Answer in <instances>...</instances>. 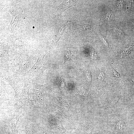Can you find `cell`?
<instances>
[{
	"mask_svg": "<svg viewBox=\"0 0 134 134\" xmlns=\"http://www.w3.org/2000/svg\"><path fill=\"white\" fill-rule=\"evenodd\" d=\"M12 52L17 56L19 60V69L14 75L15 77L25 74L36 62L35 57L31 55L23 53Z\"/></svg>",
	"mask_w": 134,
	"mask_h": 134,
	"instance_id": "6da1fadb",
	"label": "cell"
},
{
	"mask_svg": "<svg viewBox=\"0 0 134 134\" xmlns=\"http://www.w3.org/2000/svg\"><path fill=\"white\" fill-rule=\"evenodd\" d=\"M47 53H39L38 59L35 63L26 73V76L32 80L39 79L43 72L46 69L44 66L42 62L44 58Z\"/></svg>",
	"mask_w": 134,
	"mask_h": 134,
	"instance_id": "7a4b0ae2",
	"label": "cell"
},
{
	"mask_svg": "<svg viewBox=\"0 0 134 134\" xmlns=\"http://www.w3.org/2000/svg\"><path fill=\"white\" fill-rule=\"evenodd\" d=\"M15 77L0 74V83L12 87L15 92V97L17 99L19 97L23 89L22 88V83Z\"/></svg>",
	"mask_w": 134,
	"mask_h": 134,
	"instance_id": "3957f363",
	"label": "cell"
},
{
	"mask_svg": "<svg viewBox=\"0 0 134 134\" xmlns=\"http://www.w3.org/2000/svg\"><path fill=\"white\" fill-rule=\"evenodd\" d=\"M2 11H6L9 12L11 16L10 25L11 27V31L13 32L17 29L18 28L19 21L21 19V15L17 11H16L13 7L7 5L4 7Z\"/></svg>",
	"mask_w": 134,
	"mask_h": 134,
	"instance_id": "277c9868",
	"label": "cell"
},
{
	"mask_svg": "<svg viewBox=\"0 0 134 134\" xmlns=\"http://www.w3.org/2000/svg\"><path fill=\"white\" fill-rule=\"evenodd\" d=\"M34 90L33 94L38 100L43 99L45 89L44 86L41 82L39 79L31 80Z\"/></svg>",
	"mask_w": 134,
	"mask_h": 134,
	"instance_id": "5b68a950",
	"label": "cell"
},
{
	"mask_svg": "<svg viewBox=\"0 0 134 134\" xmlns=\"http://www.w3.org/2000/svg\"><path fill=\"white\" fill-rule=\"evenodd\" d=\"M10 46L7 43L2 42L0 45V57L6 58L9 62V64L14 68L15 65L14 59L11 58L9 54V50Z\"/></svg>",
	"mask_w": 134,
	"mask_h": 134,
	"instance_id": "8992f818",
	"label": "cell"
},
{
	"mask_svg": "<svg viewBox=\"0 0 134 134\" xmlns=\"http://www.w3.org/2000/svg\"><path fill=\"white\" fill-rule=\"evenodd\" d=\"M31 87L30 86L23 89L19 97L22 105L24 106H29L32 101L30 99L29 94V90Z\"/></svg>",
	"mask_w": 134,
	"mask_h": 134,
	"instance_id": "52a82bcc",
	"label": "cell"
},
{
	"mask_svg": "<svg viewBox=\"0 0 134 134\" xmlns=\"http://www.w3.org/2000/svg\"><path fill=\"white\" fill-rule=\"evenodd\" d=\"M0 83V106L4 101L10 100L12 97L10 96L7 93L5 86Z\"/></svg>",
	"mask_w": 134,
	"mask_h": 134,
	"instance_id": "ba28073f",
	"label": "cell"
},
{
	"mask_svg": "<svg viewBox=\"0 0 134 134\" xmlns=\"http://www.w3.org/2000/svg\"><path fill=\"white\" fill-rule=\"evenodd\" d=\"M68 22L65 21L58 28L57 33L55 35L56 40V44L58 42L61 38V36L63 34L65 29L66 25Z\"/></svg>",
	"mask_w": 134,
	"mask_h": 134,
	"instance_id": "9c48e42d",
	"label": "cell"
},
{
	"mask_svg": "<svg viewBox=\"0 0 134 134\" xmlns=\"http://www.w3.org/2000/svg\"><path fill=\"white\" fill-rule=\"evenodd\" d=\"M72 0H69L62 3L60 5L58 10L62 13L66 10L71 7L75 6V2Z\"/></svg>",
	"mask_w": 134,
	"mask_h": 134,
	"instance_id": "30bf717a",
	"label": "cell"
},
{
	"mask_svg": "<svg viewBox=\"0 0 134 134\" xmlns=\"http://www.w3.org/2000/svg\"><path fill=\"white\" fill-rule=\"evenodd\" d=\"M91 27L88 24H85L80 23L76 27L75 29V33L76 35L80 32L87 30H89Z\"/></svg>",
	"mask_w": 134,
	"mask_h": 134,
	"instance_id": "8fae6325",
	"label": "cell"
},
{
	"mask_svg": "<svg viewBox=\"0 0 134 134\" xmlns=\"http://www.w3.org/2000/svg\"><path fill=\"white\" fill-rule=\"evenodd\" d=\"M114 31L115 34L119 38L122 37L125 35L122 29L116 27L114 28Z\"/></svg>",
	"mask_w": 134,
	"mask_h": 134,
	"instance_id": "7c38bea8",
	"label": "cell"
},
{
	"mask_svg": "<svg viewBox=\"0 0 134 134\" xmlns=\"http://www.w3.org/2000/svg\"><path fill=\"white\" fill-rule=\"evenodd\" d=\"M106 17L105 18V21H109L113 18V15L108 11H106Z\"/></svg>",
	"mask_w": 134,
	"mask_h": 134,
	"instance_id": "4fadbf2b",
	"label": "cell"
},
{
	"mask_svg": "<svg viewBox=\"0 0 134 134\" xmlns=\"http://www.w3.org/2000/svg\"><path fill=\"white\" fill-rule=\"evenodd\" d=\"M99 37L103 44L106 47H108V43L104 36L102 35H100L99 36Z\"/></svg>",
	"mask_w": 134,
	"mask_h": 134,
	"instance_id": "5bb4252c",
	"label": "cell"
},
{
	"mask_svg": "<svg viewBox=\"0 0 134 134\" xmlns=\"http://www.w3.org/2000/svg\"><path fill=\"white\" fill-rule=\"evenodd\" d=\"M86 78L88 81L90 82L91 81V77L90 71H88L87 72L86 74Z\"/></svg>",
	"mask_w": 134,
	"mask_h": 134,
	"instance_id": "9a60e30c",
	"label": "cell"
},
{
	"mask_svg": "<svg viewBox=\"0 0 134 134\" xmlns=\"http://www.w3.org/2000/svg\"><path fill=\"white\" fill-rule=\"evenodd\" d=\"M104 77V74L103 72H101L99 77V80L100 81H103Z\"/></svg>",
	"mask_w": 134,
	"mask_h": 134,
	"instance_id": "2e32d148",
	"label": "cell"
},
{
	"mask_svg": "<svg viewBox=\"0 0 134 134\" xmlns=\"http://www.w3.org/2000/svg\"><path fill=\"white\" fill-rule=\"evenodd\" d=\"M113 70L114 75V76L116 78L120 77V76L119 73L115 69H113Z\"/></svg>",
	"mask_w": 134,
	"mask_h": 134,
	"instance_id": "e0dca14e",
	"label": "cell"
},
{
	"mask_svg": "<svg viewBox=\"0 0 134 134\" xmlns=\"http://www.w3.org/2000/svg\"><path fill=\"white\" fill-rule=\"evenodd\" d=\"M123 1L119 0L117 2V6L119 8H121L123 4Z\"/></svg>",
	"mask_w": 134,
	"mask_h": 134,
	"instance_id": "ac0fdd59",
	"label": "cell"
},
{
	"mask_svg": "<svg viewBox=\"0 0 134 134\" xmlns=\"http://www.w3.org/2000/svg\"><path fill=\"white\" fill-rule=\"evenodd\" d=\"M130 48V47L126 49L125 50L123 51L122 53V57L123 55H125L127 54L128 52H129L130 50L129 48Z\"/></svg>",
	"mask_w": 134,
	"mask_h": 134,
	"instance_id": "d6986e66",
	"label": "cell"
}]
</instances>
